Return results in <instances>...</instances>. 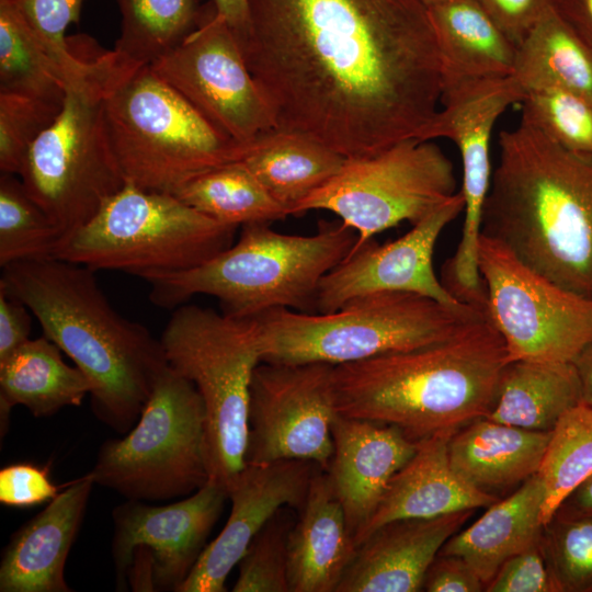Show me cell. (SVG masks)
Listing matches in <instances>:
<instances>
[{
    "instance_id": "836d02e7",
    "label": "cell",
    "mask_w": 592,
    "mask_h": 592,
    "mask_svg": "<svg viewBox=\"0 0 592 592\" xmlns=\"http://www.w3.org/2000/svg\"><path fill=\"white\" fill-rule=\"evenodd\" d=\"M122 15L114 49L126 59L150 65L177 47L195 27L197 0H116Z\"/></svg>"
},
{
    "instance_id": "8fae6325",
    "label": "cell",
    "mask_w": 592,
    "mask_h": 592,
    "mask_svg": "<svg viewBox=\"0 0 592 592\" xmlns=\"http://www.w3.org/2000/svg\"><path fill=\"white\" fill-rule=\"evenodd\" d=\"M90 474L127 500H169L203 487L209 480L206 414L195 386L168 364L135 425L101 445Z\"/></svg>"
},
{
    "instance_id": "8992f818",
    "label": "cell",
    "mask_w": 592,
    "mask_h": 592,
    "mask_svg": "<svg viewBox=\"0 0 592 592\" xmlns=\"http://www.w3.org/2000/svg\"><path fill=\"white\" fill-rule=\"evenodd\" d=\"M483 318L473 306L401 292L363 295L332 312L274 308L254 317L261 362L334 366L439 343Z\"/></svg>"
},
{
    "instance_id": "f1b7e54d",
    "label": "cell",
    "mask_w": 592,
    "mask_h": 592,
    "mask_svg": "<svg viewBox=\"0 0 592 592\" xmlns=\"http://www.w3.org/2000/svg\"><path fill=\"white\" fill-rule=\"evenodd\" d=\"M346 158L323 144L272 129L255 138L240 160L288 215L333 178Z\"/></svg>"
},
{
    "instance_id": "3957f363",
    "label": "cell",
    "mask_w": 592,
    "mask_h": 592,
    "mask_svg": "<svg viewBox=\"0 0 592 592\" xmlns=\"http://www.w3.org/2000/svg\"><path fill=\"white\" fill-rule=\"evenodd\" d=\"M1 269L0 288L31 310L43 335L91 382L95 417L126 434L168 366L160 339L119 315L88 266L47 258Z\"/></svg>"
},
{
    "instance_id": "4fadbf2b",
    "label": "cell",
    "mask_w": 592,
    "mask_h": 592,
    "mask_svg": "<svg viewBox=\"0 0 592 592\" xmlns=\"http://www.w3.org/2000/svg\"><path fill=\"white\" fill-rule=\"evenodd\" d=\"M478 270L487 319L502 337L510 362H572L592 341V300L560 287L483 235Z\"/></svg>"
},
{
    "instance_id": "1f68e13d",
    "label": "cell",
    "mask_w": 592,
    "mask_h": 592,
    "mask_svg": "<svg viewBox=\"0 0 592 592\" xmlns=\"http://www.w3.org/2000/svg\"><path fill=\"white\" fill-rule=\"evenodd\" d=\"M76 73L58 61L16 0H0V91L62 102Z\"/></svg>"
},
{
    "instance_id": "9c48e42d",
    "label": "cell",
    "mask_w": 592,
    "mask_h": 592,
    "mask_svg": "<svg viewBox=\"0 0 592 592\" xmlns=\"http://www.w3.org/2000/svg\"><path fill=\"white\" fill-rule=\"evenodd\" d=\"M238 227L216 221L177 196L125 184L55 258L138 277L198 266L235 242Z\"/></svg>"
},
{
    "instance_id": "2e32d148",
    "label": "cell",
    "mask_w": 592,
    "mask_h": 592,
    "mask_svg": "<svg viewBox=\"0 0 592 592\" xmlns=\"http://www.w3.org/2000/svg\"><path fill=\"white\" fill-rule=\"evenodd\" d=\"M150 66L232 139L251 143L275 129L269 103L212 0L201 7L196 27Z\"/></svg>"
},
{
    "instance_id": "e0dca14e",
    "label": "cell",
    "mask_w": 592,
    "mask_h": 592,
    "mask_svg": "<svg viewBox=\"0 0 592 592\" xmlns=\"http://www.w3.org/2000/svg\"><path fill=\"white\" fill-rule=\"evenodd\" d=\"M464 204L458 191L402 237L383 244L371 239L353 248L322 277L317 312H332L356 297L385 292L419 294L454 308L470 306L448 292L432 262L441 232L464 212Z\"/></svg>"
},
{
    "instance_id": "44dd1931",
    "label": "cell",
    "mask_w": 592,
    "mask_h": 592,
    "mask_svg": "<svg viewBox=\"0 0 592 592\" xmlns=\"http://www.w3.org/2000/svg\"><path fill=\"white\" fill-rule=\"evenodd\" d=\"M474 511L384 524L356 547L335 592L423 591L430 565Z\"/></svg>"
},
{
    "instance_id": "d6a6232c",
    "label": "cell",
    "mask_w": 592,
    "mask_h": 592,
    "mask_svg": "<svg viewBox=\"0 0 592 592\" xmlns=\"http://www.w3.org/2000/svg\"><path fill=\"white\" fill-rule=\"evenodd\" d=\"M173 195L203 215L235 227L288 216L241 161L205 172Z\"/></svg>"
},
{
    "instance_id": "d590c367",
    "label": "cell",
    "mask_w": 592,
    "mask_h": 592,
    "mask_svg": "<svg viewBox=\"0 0 592 592\" xmlns=\"http://www.w3.org/2000/svg\"><path fill=\"white\" fill-rule=\"evenodd\" d=\"M64 236L33 200L22 180L0 175V266L25 260L55 258Z\"/></svg>"
},
{
    "instance_id": "9a60e30c",
    "label": "cell",
    "mask_w": 592,
    "mask_h": 592,
    "mask_svg": "<svg viewBox=\"0 0 592 592\" xmlns=\"http://www.w3.org/2000/svg\"><path fill=\"white\" fill-rule=\"evenodd\" d=\"M333 366L261 362L253 371L247 414L246 465L306 460L329 469L338 412Z\"/></svg>"
},
{
    "instance_id": "e575fe53",
    "label": "cell",
    "mask_w": 592,
    "mask_h": 592,
    "mask_svg": "<svg viewBox=\"0 0 592 592\" xmlns=\"http://www.w3.org/2000/svg\"><path fill=\"white\" fill-rule=\"evenodd\" d=\"M537 474L545 489L544 525L567 494L592 474V406L580 403L560 418Z\"/></svg>"
},
{
    "instance_id": "f5cc1de1",
    "label": "cell",
    "mask_w": 592,
    "mask_h": 592,
    "mask_svg": "<svg viewBox=\"0 0 592 592\" xmlns=\"http://www.w3.org/2000/svg\"><path fill=\"white\" fill-rule=\"evenodd\" d=\"M428 9L442 5L456 0H420Z\"/></svg>"
},
{
    "instance_id": "8d00e7d4",
    "label": "cell",
    "mask_w": 592,
    "mask_h": 592,
    "mask_svg": "<svg viewBox=\"0 0 592 592\" xmlns=\"http://www.w3.org/2000/svg\"><path fill=\"white\" fill-rule=\"evenodd\" d=\"M540 542L557 592H592V514L556 510Z\"/></svg>"
},
{
    "instance_id": "ba28073f",
    "label": "cell",
    "mask_w": 592,
    "mask_h": 592,
    "mask_svg": "<svg viewBox=\"0 0 592 592\" xmlns=\"http://www.w3.org/2000/svg\"><path fill=\"white\" fill-rule=\"evenodd\" d=\"M104 118L126 184L172 195L194 178L240 161L252 143L218 129L150 65L123 73L106 96Z\"/></svg>"
},
{
    "instance_id": "816d5d0a",
    "label": "cell",
    "mask_w": 592,
    "mask_h": 592,
    "mask_svg": "<svg viewBox=\"0 0 592 592\" xmlns=\"http://www.w3.org/2000/svg\"><path fill=\"white\" fill-rule=\"evenodd\" d=\"M581 384L582 403L592 406V341L572 361Z\"/></svg>"
},
{
    "instance_id": "f907efd6",
    "label": "cell",
    "mask_w": 592,
    "mask_h": 592,
    "mask_svg": "<svg viewBox=\"0 0 592 592\" xmlns=\"http://www.w3.org/2000/svg\"><path fill=\"white\" fill-rule=\"evenodd\" d=\"M556 510L567 513L592 514V474L573 488Z\"/></svg>"
},
{
    "instance_id": "484cf974",
    "label": "cell",
    "mask_w": 592,
    "mask_h": 592,
    "mask_svg": "<svg viewBox=\"0 0 592 592\" xmlns=\"http://www.w3.org/2000/svg\"><path fill=\"white\" fill-rule=\"evenodd\" d=\"M544 501V485L535 474L508 498L489 505L470 526L455 533L439 554L463 558L486 588L509 558L540 537Z\"/></svg>"
},
{
    "instance_id": "30bf717a",
    "label": "cell",
    "mask_w": 592,
    "mask_h": 592,
    "mask_svg": "<svg viewBox=\"0 0 592 592\" xmlns=\"http://www.w3.org/2000/svg\"><path fill=\"white\" fill-rule=\"evenodd\" d=\"M160 342L169 366L190 380L202 397L209 480L227 489L246 466L250 384L261 363L257 320L181 305Z\"/></svg>"
},
{
    "instance_id": "ab89813d",
    "label": "cell",
    "mask_w": 592,
    "mask_h": 592,
    "mask_svg": "<svg viewBox=\"0 0 592 592\" xmlns=\"http://www.w3.org/2000/svg\"><path fill=\"white\" fill-rule=\"evenodd\" d=\"M62 102L0 91L1 173H21L31 146L54 123Z\"/></svg>"
},
{
    "instance_id": "74e56055",
    "label": "cell",
    "mask_w": 592,
    "mask_h": 592,
    "mask_svg": "<svg viewBox=\"0 0 592 592\" xmlns=\"http://www.w3.org/2000/svg\"><path fill=\"white\" fill-rule=\"evenodd\" d=\"M521 122H524L562 147L592 153V101L565 89L545 88L525 93Z\"/></svg>"
},
{
    "instance_id": "bcb514c9",
    "label": "cell",
    "mask_w": 592,
    "mask_h": 592,
    "mask_svg": "<svg viewBox=\"0 0 592 592\" xmlns=\"http://www.w3.org/2000/svg\"><path fill=\"white\" fill-rule=\"evenodd\" d=\"M31 315L21 300L0 288V362L30 340Z\"/></svg>"
},
{
    "instance_id": "ac0fdd59",
    "label": "cell",
    "mask_w": 592,
    "mask_h": 592,
    "mask_svg": "<svg viewBox=\"0 0 592 592\" xmlns=\"http://www.w3.org/2000/svg\"><path fill=\"white\" fill-rule=\"evenodd\" d=\"M226 500L227 489L208 480L185 499L171 504L151 505L127 500L114 508L111 553L117 590L127 587L126 573L133 551L143 545L155 558L157 591H177L206 547Z\"/></svg>"
},
{
    "instance_id": "6da1fadb",
    "label": "cell",
    "mask_w": 592,
    "mask_h": 592,
    "mask_svg": "<svg viewBox=\"0 0 592 592\" xmlns=\"http://www.w3.org/2000/svg\"><path fill=\"white\" fill-rule=\"evenodd\" d=\"M239 46L275 129L346 159L417 138L439 111L440 46L420 0H248Z\"/></svg>"
},
{
    "instance_id": "f35d334b",
    "label": "cell",
    "mask_w": 592,
    "mask_h": 592,
    "mask_svg": "<svg viewBox=\"0 0 592 592\" xmlns=\"http://www.w3.org/2000/svg\"><path fill=\"white\" fill-rule=\"evenodd\" d=\"M291 510H278L251 542L238 563L234 592H291L287 540L295 522Z\"/></svg>"
},
{
    "instance_id": "277c9868",
    "label": "cell",
    "mask_w": 592,
    "mask_h": 592,
    "mask_svg": "<svg viewBox=\"0 0 592 592\" xmlns=\"http://www.w3.org/2000/svg\"><path fill=\"white\" fill-rule=\"evenodd\" d=\"M510 362L487 319L431 345L333 366L339 414L399 428L413 441L486 418Z\"/></svg>"
},
{
    "instance_id": "7402d4cb",
    "label": "cell",
    "mask_w": 592,
    "mask_h": 592,
    "mask_svg": "<svg viewBox=\"0 0 592 592\" xmlns=\"http://www.w3.org/2000/svg\"><path fill=\"white\" fill-rule=\"evenodd\" d=\"M94 481H72L20 527L3 550L1 592H69L65 566L83 521Z\"/></svg>"
},
{
    "instance_id": "52a82bcc",
    "label": "cell",
    "mask_w": 592,
    "mask_h": 592,
    "mask_svg": "<svg viewBox=\"0 0 592 592\" xmlns=\"http://www.w3.org/2000/svg\"><path fill=\"white\" fill-rule=\"evenodd\" d=\"M135 65L140 64L115 49L89 58L68 82L58 116L26 155L20 179L64 238L126 184L109 141L104 105Z\"/></svg>"
},
{
    "instance_id": "681fc988",
    "label": "cell",
    "mask_w": 592,
    "mask_h": 592,
    "mask_svg": "<svg viewBox=\"0 0 592 592\" xmlns=\"http://www.w3.org/2000/svg\"><path fill=\"white\" fill-rule=\"evenodd\" d=\"M218 15L231 30L238 44L248 31V0H212Z\"/></svg>"
},
{
    "instance_id": "4316f807",
    "label": "cell",
    "mask_w": 592,
    "mask_h": 592,
    "mask_svg": "<svg viewBox=\"0 0 592 592\" xmlns=\"http://www.w3.org/2000/svg\"><path fill=\"white\" fill-rule=\"evenodd\" d=\"M442 70V92L467 81L513 76L517 46L477 0L430 8Z\"/></svg>"
},
{
    "instance_id": "7bdbcfd3",
    "label": "cell",
    "mask_w": 592,
    "mask_h": 592,
    "mask_svg": "<svg viewBox=\"0 0 592 592\" xmlns=\"http://www.w3.org/2000/svg\"><path fill=\"white\" fill-rule=\"evenodd\" d=\"M49 468L31 463L11 464L0 470V502L12 508H30L49 502L59 493Z\"/></svg>"
},
{
    "instance_id": "d4e9b609",
    "label": "cell",
    "mask_w": 592,
    "mask_h": 592,
    "mask_svg": "<svg viewBox=\"0 0 592 592\" xmlns=\"http://www.w3.org/2000/svg\"><path fill=\"white\" fill-rule=\"evenodd\" d=\"M550 437L551 431H531L479 418L449 437L448 457L464 480L494 494L519 487L538 473Z\"/></svg>"
},
{
    "instance_id": "5bb4252c",
    "label": "cell",
    "mask_w": 592,
    "mask_h": 592,
    "mask_svg": "<svg viewBox=\"0 0 592 592\" xmlns=\"http://www.w3.org/2000/svg\"><path fill=\"white\" fill-rule=\"evenodd\" d=\"M525 92L513 76L467 81L442 92L443 109L417 139L448 138L463 166L464 225L455 253L442 267V282L457 298L477 303L485 297L478 270V242L483 205L491 184L490 139L496 122Z\"/></svg>"
},
{
    "instance_id": "f546056e",
    "label": "cell",
    "mask_w": 592,
    "mask_h": 592,
    "mask_svg": "<svg viewBox=\"0 0 592 592\" xmlns=\"http://www.w3.org/2000/svg\"><path fill=\"white\" fill-rule=\"evenodd\" d=\"M582 403L572 362L516 360L501 375L496 401L486 418L531 431H553L560 418Z\"/></svg>"
},
{
    "instance_id": "603a6c76",
    "label": "cell",
    "mask_w": 592,
    "mask_h": 592,
    "mask_svg": "<svg viewBox=\"0 0 592 592\" xmlns=\"http://www.w3.org/2000/svg\"><path fill=\"white\" fill-rule=\"evenodd\" d=\"M453 434L437 433L418 441L415 453L390 479L374 514L355 538L356 546L375 530L396 520L488 508L499 500L498 496L473 487L454 470L448 457Z\"/></svg>"
},
{
    "instance_id": "ee69618b",
    "label": "cell",
    "mask_w": 592,
    "mask_h": 592,
    "mask_svg": "<svg viewBox=\"0 0 592 592\" xmlns=\"http://www.w3.org/2000/svg\"><path fill=\"white\" fill-rule=\"evenodd\" d=\"M498 26L519 46L554 7V0H477Z\"/></svg>"
},
{
    "instance_id": "5b68a950",
    "label": "cell",
    "mask_w": 592,
    "mask_h": 592,
    "mask_svg": "<svg viewBox=\"0 0 592 592\" xmlns=\"http://www.w3.org/2000/svg\"><path fill=\"white\" fill-rule=\"evenodd\" d=\"M356 240V231L341 220H320L311 236L281 234L269 223H252L241 226L238 240L209 261L140 278L150 285V300L163 308L208 295L220 301L224 314L237 318H254L274 308L317 312L322 277Z\"/></svg>"
},
{
    "instance_id": "ffe728a7",
    "label": "cell",
    "mask_w": 592,
    "mask_h": 592,
    "mask_svg": "<svg viewBox=\"0 0 592 592\" xmlns=\"http://www.w3.org/2000/svg\"><path fill=\"white\" fill-rule=\"evenodd\" d=\"M327 470L355 538L374 514L390 479L413 456L418 442L392 424L337 414Z\"/></svg>"
},
{
    "instance_id": "83f0119b",
    "label": "cell",
    "mask_w": 592,
    "mask_h": 592,
    "mask_svg": "<svg viewBox=\"0 0 592 592\" xmlns=\"http://www.w3.org/2000/svg\"><path fill=\"white\" fill-rule=\"evenodd\" d=\"M91 389L86 374L68 365L54 342L45 335L30 339L0 362L1 433L15 406H24L34 417H47L80 406Z\"/></svg>"
},
{
    "instance_id": "7dc6e473",
    "label": "cell",
    "mask_w": 592,
    "mask_h": 592,
    "mask_svg": "<svg viewBox=\"0 0 592 592\" xmlns=\"http://www.w3.org/2000/svg\"><path fill=\"white\" fill-rule=\"evenodd\" d=\"M560 18L592 47V0H554Z\"/></svg>"
},
{
    "instance_id": "4dcf8cb0",
    "label": "cell",
    "mask_w": 592,
    "mask_h": 592,
    "mask_svg": "<svg viewBox=\"0 0 592 592\" xmlns=\"http://www.w3.org/2000/svg\"><path fill=\"white\" fill-rule=\"evenodd\" d=\"M513 77L525 93L557 87L592 101V47L553 7L517 46Z\"/></svg>"
},
{
    "instance_id": "d6986e66",
    "label": "cell",
    "mask_w": 592,
    "mask_h": 592,
    "mask_svg": "<svg viewBox=\"0 0 592 592\" xmlns=\"http://www.w3.org/2000/svg\"><path fill=\"white\" fill-rule=\"evenodd\" d=\"M320 468L306 460L249 465L227 487L231 502L227 522L206 545L177 592H224L226 580L265 524L284 506L303 508Z\"/></svg>"
},
{
    "instance_id": "cb8c5ba5",
    "label": "cell",
    "mask_w": 592,
    "mask_h": 592,
    "mask_svg": "<svg viewBox=\"0 0 592 592\" xmlns=\"http://www.w3.org/2000/svg\"><path fill=\"white\" fill-rule=\"evenodd\" d=\"M356 547L331 479L319 469L288 534L291 592H335Z\"/></svg>"
},
{
    "instance_id": "c3c4849f",
    "label": "cell",
    "mask_w": 592,
    "mask_h": 592,
    "mask_svg": "<svg viewBox=\"0 0 592 592\" xmlns=\"http://www.w3.org/2000/svg\"><path fill=\"white\" fill-rule=\"evenodd\" d=\"M126 580L133 591H157L155 558L148 547L140 545L134 549Z\"/></svg>"
},
{
    "instance_id": "7a4b0ae2",
    "label": "cell",
    "mask_w": 592,
    "mask_h": 592,
    "mask_svg": "<svg viewBox=\"0 0 592 592\" xmlns=\"http://www.w3.org/2000/svg\"><path fill=\"white\" fill-rule=\"evenodd\" d=\"M481 235L592 300V153L567 149L524 122L502 130Z\"/></svg>"
},
{
    "instance_id": "b9f144b4",
    "label": "cell",
    "mask_w": 592,
    "mask_h": 592,
    "mask_svg": "<svg viewBox=\"0 0 592 592\" xmlns=\"http://www.w3.org/2000/svg\"><path fill=\"white\" fill-rule=\"evenodd\" d=\"M487 592H557L540 537L509 558L486 585Z\"/></svg>"
},
{
    "instance_id": "7c38bea8",
    "label": "cell",
    "mask_w": 592,
    "mask_h": 592,
    "mask_svg": "<svg viewBox=\"0 0 592 592\" xmlns=\"http://www.w3.org/2000/svg\"><path fill=\"white\" fill-rule=\"evenodd\" d=\"M456 184L453 163L436 144L409 138L376 155L346 159L296 216L332 212L356 231V248L402 221L417 224L456 194Z\"/></svg>"
},
{
    "instance_id": "60d3db41",
    "label": "cell",
    "mask_w": 592,
    "mask_h": 592,
    "mask_svg": "<svg viewBox=\"0 0 592 592\" xmlns=\"http://www.w3.org/2000/svg\"><path fill=\"white\" fill-rule=\"evenodd\" d=\"M23 13L47 44L58 61L70 72H78L87 62L71 48L65 32L77 22L83 0H16Z\"/></svg>"
},
{
    "instance_id": "f6af8a7d",
    "label": "cell",
    "mask_w": 592,
    "mask_h": 592,
    "mask_svg": "<svg viewBox=\"0 0 592 592\" xmlns=\"http://www.w3.org/2000/svg\"><path fill=\"white\" fill-rule=\"evenodd\" d=\"M423 591L480 592L485 584L463 558L437 554L425 573Z\"/></svg>"
}]
</instances>
